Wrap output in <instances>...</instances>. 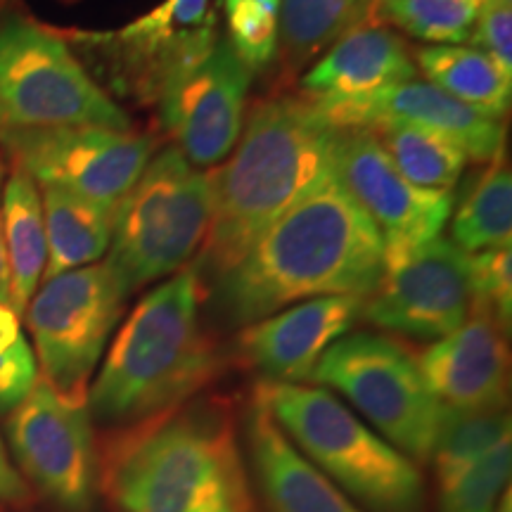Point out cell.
Segmentation results:
<instances>
[{"label":"cell","mask_w":512,"mask_h":512,"mask_svg":"<svg viewBox=\"0 0 512 512\" xmlns=\"http://www.w3.org/2000/svg\"><path fill=\"white\" fill-rule=\"evenodd\" d=\"M382 273L380 230L332 169L216 278V302L230 323L249 325L306 299H366Z\"/></svg>","instance_id":"6da1fadb"},{"label":"cell","mask_w":512,"mask_h":512,"mask_svg":"<svg viewBox=\"0 0 512 512\" xmlns=\"http://www.w3.org/2000/svg\"><path fill=\"white\" fill-rule=\"evenodd\" d=\"M98 486L119 512H254L233 411L190 399L98 446Z\"/></svg>","instance_id":"7a4b0ae2"},{"label":"cell","mask_w":512,"mask_h":512,"mask_svg":"<svg viewBox=\"0 0 512 512\" xmlns=\"http://www.w3.org/2000/svg\"><path fill=\"white\" fill-rule=\"evenodd\" d=\"M238 150L211 174L214 214L195 271L221 278L254 242L335 169L339 131L302 95L259 100Z\"/></svg>","instance_id":"3957f363"},{"label":"cell","mask_w":512,"mask_h":512,"mask_svg":"<svg viewBox=\"0 0 512 512\" xmlns=\"http://www.w3.org/2000/svg\"><path fill=\"white\" fill-rule=\"evenodd\" d=\"M200 299V273L192 266L143 297L88 389L91 418L136 425L183 406L219 377L221 354L202 328Z\"/></svg>","instance_id":"277c9868"},{"label":"cell","mask_w":512,"mask_h":512,"mask_svg":"<svg viewBox=\"0 0 512 512\" xmlns=\"http://www.w3.org/2000/svg\"><path fill=\"white\" fill-rule=\"evenodd\" d=\"M254 401L299 453L373 512H422L420 467L349 411L328 389L261 380Z\"/></svg>","instance_id":"5b68a950"},{"label":"cell","mask_w":512,"mask_h":512,"mask_svg":"<svg viewBox=\"0 0 512 512\" xmlns=\"http://www.w3.org/2000/svg\"><path fill=\"white\" fill-rule=\"evenodd\" d=\"M214 214L211 174L169 147L114 209V233L105 264L131 297L159 278H169L202 249Z\"/></svg>","instance_id":"8992f818"},{"label":"cell","mask_w":512,"mask_h":512,"mask_svg":"<svg viewBox=\"0 0 512 512\" xmlns=\"http://www.w3.org/2000/svg\"><path fill=\"white\" fill-rule=\"evenodd\" d=\"M69 126L131 131V119L88 74L67 38L24 15H3L0 136Z\"/></svg>","instance_id":"52a82bcc"},{"label":"cell","mask_w":512,"mask_h":512,"mask_svg":"<svg viewBox=\"0 0 512 512\" xmlns=\"http://www.w3.org/2000/svg\"><path fill=\"white\" fill-rule=\"evenodd\" d=\"M313 380L342 394L403 456L430 463L441 406L418 358L396 339L370 332L344 335L320 358Z\"/></svg>","instance_id":"ba28073f"},{"label":"cell","mask_w":512,"mask_h":512,"mask_svg":"<svg viewBox=\"0 0 512 512\" xmlns=\"http://www.w3.org/2000/svg\"><path fill=\"white\" fill-rule=\"evenodd\" d=\"M128 292L107 264L43 283L24 311L41 380L69 401H88V382L119 325Z\"/></svg>","instance_id":"9c48e42d"},{"label":"cell","mask_w":512,"mask_h":512,"mask_svg":"<svg viewBox=\"0 0 512 512\" xmlns=\"http://www.w3.org/2000/svg\"><path fill=\"white\" fill-rule=\"evenodd\" d=\"M219 10L221 0H164L121 29L62 36L91 55L121 95L157 105L219 43Z\"/></svg>","instance_id":"30bf717a"},{"label":"cell","mask_w":512,"mask_h":512,"mask_svg":"<svg viewBox=\"0 0 512 512\" xmlns=\"http://www.w3.org/2000/svg\"><path fill=\"white\" fill-rule=\"evenodd\" d=\"M10 451L31 491L62 512H93L98 498V444L88 401L64 399L38 377L8 415Z\"/></svg>","instance_id":"8fae6325"},{"label":"cell","mask_w":512,"mask_h":512,"mask_svg":"<svg viewBox=\"0 0 512 512\" xmlns=\"http://www.w3.org/2000/svg\"><path fill=\"white\" fill-rule=\"evenodd\" d=\"M12 166L41 188H62L117 209L152 159L155 140L143 133L100 126L12 131L0 136Z\"/></svg>","instance_id":"7c38bea8"},{"label":"cell","mask_w":512,"mask_h":512,"mask_svg":"<svg viewBox=\"0 0 512 512\" xmlns=\"http://www.w3.org/2000/svg\"><path fill=\"white\" fill-rule=\"evenodd\" d=\"M472 309L470 254L434 238L406 256L384 261L380 285L361 316L396 335L437 342L456 332Z\"/></svg>","instance_id":"4fadbf2b"},{"label":"cell","mask_w":512,"mask_h":512,"mask_svg":"<svg viewBox=\"0 0 512 512\" xmlns=\"http://www.w3.org/2000/svg\"><path fill=\"white\" fill-rule=\"evenodd\" d=\"M335 174L380 230L384 261L399 259L439 238L451 219V192L408 183L368 128L339 131Z\"/></svg>","instance_id":"5bb4252c"},{"label":"cell","mask_w":512,"mask_h":512,"mask_svg":"<svg viewBox=\"0 0 512 512\" xmlns=\"http://www.w3.org/2000/svg\"><path fill=\"white\" fill-rule=\"evenodd\" d=\"M252 72L226 38L159 98V121L192 166H214L238 143Z\"/></svg>","instance_id":"9a60e30c"},{"label":"cell","mask_w":512,"mask_h":512,"mask_svg":"<svg viewBox=\"0 0 512 512\" xmlns=\"http://www.w3.org/2000/svg\"><path fill=\"white\" fill-rule=\"evenodd\" d=\"M406 43L373 19L344 31L302 79V98L325 119L335 121L363 102L415 79Z\"/></svg>","instance_id":"2e32d148"},{"label":"cell","mask_w":512,"mask_h":512,"mask_svg":"<svg viewBox=\"0 0 512 512\" xmlns=\"http://www.w3.org/2000/svg\"><path fill=\"white\" fill-rule=\"evenodd\" d=\"M358 297H316L245 325L238 337L240 361L266 382L304 384L337 339L361 318Z\"/></svg>","instance_id":"e0dca14e"},{"label":"cell","mask_w":512,"mask_h":512,"mask_svg":"<svg viewBox=\"0 0 512 512\" xmlns=\"http://www.w3.org/2000/svg\"><path fill=\"white\" fill-rule=\"evenodd\" d=\"M505 332L494 313L472 304L470 316L456 332L422 351L420 373L441 408H505L510 366Z\"/></svg>","instance_id":"ac0fdd59"},{"label":"cell","mask_w":512,"mask_h":512,"mask_svg":"<svg viewBox=\"0 0 512 512\" xmlns=\"http://www.w3.org/2000/svg\"><path fill=\"white\" fill-rule=\"evenodd\" d=\"M380 124L425 128L451 140L465 152L467 159H477L482 164H494L503 159L505 128L501 121L484 117L465 102L432 86L430 81H403L332 121L337 131L373 128Z\"/></svg>","instance_id":"d6986e66"},{"label":"cell","mask_w":512,"mask_h":512,"mask_svg":"<svg viewBox=\"0 0 512 512\" xmlns=\"http://www.w3.org/2000/svg\"><path fill=\"white\" fill-rule=\"evenodd\" d=\"M249 463L268 512H361L299 448L264 406L252 403L245 420Z\"/></svg>","instance_id":"ffe728a7"},{"label":"cell","mask_w":512,"mask_h":512,"mask_svg":"<svg viewBox=\"0 0 512 512\" xmlns=\"http://www.w3.org/2000/svg\"><path fill=\"white\" fill-rule=\"evenodd\" d=\"M3 245L8 264L10 309L24 316L27 306L43 280L48 261L46 223L38 185L29 174L12 166V174L3 183Z\"/></svg>","instance_id":"44dd1931"},{"label":"cell","mask_w":512,"mask_h":512,"mask_svg":"<svg viewBox=\"0 0 512 512\" xmlns=\"http://www.w3.org/2000/svg\"><path fill=\"white\" fill-rule=\"evenodd\" d=\"M48 261L43 280L91 266L112 245L114 209L62 188H43Z\"/></svg>","instance_id":"7402d4cb"},{"label":"cell","mask_w":512,"mask_h":512,"mask_svg":"<svg viewBox=\"0 0 512 512\" xmlns=\"http://www.w3.org/2000/svg\"><path fill=\"white\" fill-rule=\"evenodd\" d=\"M415 62L432 86L484 117L501 121L510 112L512 79L475 48L434 46L415 53Z\"/></svg>","instance_id":"603a6c76"},{"label":"cell","mask_w":512,"mask_h":512,"mask_svg":"<svg viewBox=\"0 0 512 512\" xmlns=\"http://www.w3.org/2000/svg\"><path fill=\"white\" fill-rule=\"evenodd\" d=\"M366 0H283L278 55L283 72L294 76L330 48L361 17Z\"/></svg>","instance_id":"cb8c5ba5"},{"label":"cell","mask_w":512,"mask_h":512,"mask_svg":"<svg viewBox=\"0 0 512 512\" xmlns=\"http://www.w3.org/2000/svg\"><path fill=\"white\" fill-rule=\"evenodd\" d=\"M408 183L425 190L451 192L463 174L467 157L451 140L408 124L368 128Z\"/></svg>","instance_id":"d4e9b609"},{"label":"cell","mask_w":512,"mask_h":512,"mask_svg":"<svg viewBox=\"0 0 512 512\" xmlns=\"http://www.w3.org/2000/svg\"><path fill=\"white\" fill-rule=\"evenodd\" d=\"M505 437H510V415L505 408H482V411L441 408L437 437L430 453L439 489L470 470Z\"/></svg>","instance_id":"484cf974"},{"label":"cell","mask_w":512,"mask_h":512,"mask_svg":"<svg viewBox=\"0 0 512 512\" xmlns=\"http://www.w3.org/2000/svg\"><path fill=\"white\" fill-rule=\"evenodd\" d=\"M453 245L467 254L512 245V178L503 159L489 164L460 204Z\"/></svg>","instance_id":"4316f807"},{"label":"cell","mask_w":512,"mask_h":512,"mask_svg":"<svg viewBox=\"0 0 512 512\" xmlns=\"http://www.w3.org/2000/svg\"><path fill=\"white\" fill-rule=\"evenodd\" d=\"M484 5L486 0H373L366 19L382 27L392 24L427 43H463L475 29Z\"/></svg>","instance_id":"83f0119b"},{"label":"cell","mask_w":512,"mask_h":512,"mask_svg":"<svg viewBox=\"0 0 512 512\" xmlns=\"http://www.w3.org/2000/svg\"><path fill=\"white\" fill-rule=\"evenodd\" d=\"M510 437L498 441L470 470L439 489V512H510Z\"/></svg>","instance_id":"f1b7e54d"},{"label":"cell","mask_w":512,"mask_h":512,"mask_svg":"<svg viewBox=\"0 0 512 512\" xmlns=\"http://www.w3.org/2000/svg\"><path fill=\"white\" fill-rule=\"evenodd\" d=\"M36 380V356L24 337L19 316L10 304L0 302V413L19 406Z\"/></svg>","instance_id":"f546056e"},{"label":"cell","mask_w":512,"mask_h":512,"mask_svg":"<svg viewBox=\"0 0 512 512\" xmlns=\"http://www.w3.org/2000/svg\"><path fill=\"white\" fill-rule=\"evenodd\" d=\"M472 304L484 306L510 330L512 318V252L510 247L484 249L470 254Z\"/></svg>","instance_id":"4dcf8cb0"},{"label":"cell","mask_w":512,"mask_h":512,"mask_svg":"<svg viewBox=\"0 0 512 512\" xmlns=\"http://www.w3.org/2000/svg\"><path fill=\"white\" fill-rule=\"evenodd\" d=\"M470 41L512 79V8L508 0H491L477 17Z\"/></svg>","instance_id":"1f68e13d"},{"label":"cell","mask_w":512,"mask_h":512,"mask_svg":"<svg viewBox=\"0 0 512 512\" xmlns=\"http://www.w3.org/2000/svg\"><path fill=\"white\" fill-rule=\"evenodd\" d=\"M31 498H34V491L24 482V477L19 475L15 463L10 460L8 446H5L3 437H0V508H27Z\"/></svg>","instance_id":"d6a6232c"},{"label":"cell","mask_w":512,"mask_h":512,"mask_svg":"<svg viewBox=\"0 0 512 512\" xmlns=\"http://www.w3.org/2000/svg\"><path fill=\"white\" fill-rule=\"evenodd\" d=\"M3 159H0V200H3ZM0 302L10 304L8 297V264H5V245H3V214H0Z\"/></svg>","instance_id":"836d02e7"},{"label":"cell","mask_w":512,"mask_h":512,"mask_svg":"<svg viewBox=\"0 0 512 512\" xmlns=\"http://www.w3.org/2000/svg\"><path fill=\"white\" fill-rule=\"evenodd\" d=\"M5 3H8V0H0V8H3V5H5Z\"/></svg>","instance_id":"e575fe53"},{"label":"cell","mask_w":512,"mask_h":512,"mask_svg":"<svg viewBox=\"0 0 512 512\" xmlns=\"http://www.w3.org/2000/svg\"><path fill=\"white\" fill-rule=\"evenodd\" d=\"M486 3H489V0H486ZM508 3H510V0H508Z\"/></svg>","instance_id":"d590c367"}]
</instances>
